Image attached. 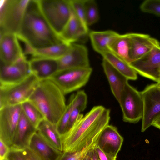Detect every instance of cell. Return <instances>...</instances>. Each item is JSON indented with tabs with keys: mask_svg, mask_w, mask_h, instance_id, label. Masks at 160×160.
<instances>
[{
	"mask_svg": "<svg viewBox=\"0 0 160 160\" xmlns=\"http://www.w3.org/2000/svg\"><path fill=\"white\" fill-rule=\"evenodd\" d=\"M57 60L58 71L90 67L87 48L75 43L72 44L68 51Z\"/></svg>",
	"mask_w": 160,
	"mask_h": 160,
	"instance_id": "obj_13",
	"label": "cell"
},
{
	"mask_svg": "<svg viewBox=\"0 0 160 160\" xmlns=\"http://www.w3.org/2000/svg\"><path fill=\"white\" fill-rule=\"evenodd\" d=\"M37 129V132L46 141L57 149L63 152L61 136L56 125L44 118L39 123Z\"/></svg>",
	"mask_w": 160,
	"mask_h": 160,
	"instance_id": "obj_24",
	"label": "cell"
},
{
	"mask_svg": "<svg viewBox=\"0 0 160 160\" xmlns=\"http://www.w3.org/2000/svg\"><path fill=\"white\" fill-rule=\"evenodd\" d=\"M30 0H3L0 8V33L17 34Z\"/></svg>",
	"mask_w": 160,
	"mask_h": 160,
	"instance_id": "obj_5",
	"label": "cell"
},
{
	"mask_svg": "<svg viewBox=\"0 0 160 160\" xmlns=\"http://www.w3.org/2000/svg\"><path fill=\"white\" fill-rule=\"evenodd\" d=\"M5 160H27L24 155L22 151L10 148Z\"/></svg>",
	"mask_w": 160,
	"mask_h": 160,
	"instance_id": "obj_34",
	"label": "cell"
},
{
	"mask_svg": "<svg viewBox=\"0 0 160 160\" xmlns=\"http://www.w3.org/2000/svg\"><path fill=\"white\" fill-rule=\"evenodd\" d=\"M38 1L43 17L58 36L69 21L72 13L69 0Z\"/></svg>",
	"mask_w": 160,
	"mask_h": 160,
	"instance_id": "obj_4",
	"label": "cell"
},
{
	"mask_svg": "<svg viewBox=\"0 0 160 160\" xmlns=\"http://www.w3.org/2000/svg\"><path fill=\"white\" fill-rule=\"evenodd\" d=\"M129 34L130 63L140 59L155 46L160 45L157 39L148 35L134 33Z\"/></svg>",
	"mask_w": 160,
	"mask_h": 160,
	"instance_id": "obj_16",
	"label": "cell"
},
{
	"mask_svg": "<svg viewBox=\"0 0 160 160\" xmlns=\"http://www.w3.org/2000/svg\"><path fill=\"white\" fill-rule=\"evenodd\" d=\"M126 122L136 123L142 119L144 103L141 92L127 83L122 90L118 101Z\"/></svg>",
	"mask_w": 160,
	"mask_h": 160,
	"instance_id": "obj_7",
	"label": "cell"
},
{
	"mask_svg": "<svg viewBox=\"0 0 160 160\" xmlns=\"http://www.w3.org/2000/svg\"><path fill=\"white\" fill-rule=\"evenodd\" d=\"M10 148L0 139V160H5Z\"/></svg>",
	"mask_w": 160,
	"mask_h": 160,
	"instance_id": "obj_37",
	"label": "cell"
},
{
	"mask_svg": "<svg viewBox=\"0 0 160 160\" xmlns=\"http://www.w3.org/2000/svg\"><path fill=\"white\" fill-rule=\"evenodd\" d=\"M22 111L21 104L0 108V139L10 148Z\"/></svg>",
	"mask_w": 160,
	"mask_h": 160,
	"instance_id": "obj_10",
	"label": "cell"
},
{
	"mask_svg": "<svg viewBox=\"0 0 160 160\" xmlns=\"http://www.w3.org/2000/svg\"><path fill=\"white\" fill-rule=\"evenodd\" d=\"M23 56L17 34L0 33V62L11 64Z\"/></svg>",
	"mask_w": 160,
	"mask_h": 160,
	"instance_id": "obj_15",
	"label": "cell"
},
{
	"mask_svg": "<svg viewBox=\"0 0 160 160\" xmlns=\"http://www.w3.org/2000/svg\"><path fill=\"white\" fill-rule=\"evenodd\" d=\"M71 44L62 42L48 47L34 48L31 59L46 58L58 60L68 51Z\"/></svg>",
	"mask_w": 160,
	"mask_h": 160,
	"instance_id": "obj_26",
	"label": "cell"
},
{
	"mask_svg": "<svg viewBox=\"0 0 160 160\" xmlns=\"http://www.w3.org/2000/svg\"><path fill=\"white\" fill-rule=\"evenodd\" d=\"M129 64L137 73L158 82L160 78V45Z\"/></svg>",
	"mask_w": 160,
	"mask_h": 160,
	"instance_id": "obj_12",
	"label": "cell"
},
{
	"mask_svg": "<svg viewBox=\"0 0 160 160\" xmlns=\"http://www.w3.org/2000/svg\"><path fill=\"white\" fill-rule=\"evenodd\" d=\"M84 5L86 23L88 27L98 20L99 14L98 7L94 0H84Z\"/></svg>",
	"mask_w": 160,
	"mask_h": 160,
	"instance_id": "obj_29",
	"label": "cell"
},
{
	"mask_svg": "<svg viewBox=\"0 0 160 160\" xmlns=\"http://www.w3.org/2000/svg\"><path fill=\"white\" fill-rule=\"evenodd\" d=\"M72 10L85 28L89 31L86 19L84 0H69Z\"/></svg>",
	"mask_w": 160,
	"mask_h": 160,
	"instance_id": "obj_30",
	"label": "cell"
},
{
	"mask_svg": "<svg viewBox=\"0 0 160 160\" xmlns=\"http://www.w3.org/2000/svg\"><path fill=\"white\" fill-rule=\"evenodd\" d=\"M95 148L99 160H116V158H113L106 153L97 146L96 144Z\"/></svg>",
	"mask_w": 160,
	"mask_h": 160,
	"instance_id": "obj_38",
	"label": "cell"
},
{
	"mask_svg": "<svg viewBox=\"0 0 160 160\" xmlns=\"http://www.w3.org/2000/svg\"><path fill=\"white\" fill-rule=\"evenodd\" d=\"M28 61L31 73L40 81L50 79L58 70L56 59L35 58Z\"/></svg>",
	"mask_w": 160,
	"mask_h": 160,
	"instance_id": "obj_19",
	"label": "cell"
},
{
	"mask_svg": "<svg viewBox=\"0 0 160 160\" xmlns=\"http://www.w3.org/2000/svg\"><path fill=\"white\" fill-rule=\"evenodd\" d=\"M157 83H158L160 85V78L159 80V81L158 82H157Z\"/></svg>",
	"mask_w": 160,
	"mask_h": 160,
	"instance_id": "obj_40",
	"label": "cell"
},
{
	"mask_svg": "<svg viewBox=\"0 0 160 160\" xmlns=\"http://www.w3.org/2000/svg\"><path fill=\"white\" fill-rule=\"evenodd\" d=\"M102 65L112 92L118 102L121 93L125 85L128 82V80L104 59Z\"/></svg>",
	"mask_w": 160,
	"mask_h": 160,
	"instance_id": "obj_21",
	"label": "cell"
},
{
	"mask_svg": "<svg viewBox=\"0 0 160 160\" xmlns=\"http://www.w3.org/2000/svg\"><path fill=\"white\" fill-rule=\"evenodd\" d=\"M89 31L84 28L72 10L71 17L58 35L63 42L71 44L78 41H84L88 36Z\"/></svg>",
	"mask_w": 160,
	"mask_h": 160,
	"instance_id": "obj_18",
	"label": "cell"
},
{
	"mask_svg": "<svg viewBox=\"0 0 160 160\" xmlns=\"http://www.w3.org/2000/svg\"><path fill=\"white\" fill-rule=\"evenodd\" d=\"M37 131L22 111L10 148L22 150L28 148L31 139Z\"/></svg>",
	"mask_w": 160,
	"mask_h": 160,
	"instance_id": "obj_17",
	"label": "cell"
},
{
	"mask_svg": "<svg viewBox=\"0 0 160 160\" xmlns=\"http://www.w3.org/2000/svg\"><path fill=\"white\" fill-rule=\"evenodd\" d=\"M141 93L144 103L141 132H144L160 115V85H149Z\"/></svg>",
	"mask_w": 160,
	"mask_h": 160,
	"instance_id": "obj_9",
	"label": "cell"
},
{
	"mask_svg": "<svg viewBox=\"0 0 160 160\" xmlns=\"http://www.w3.org/2000/svg\"><path fill=\"white\" fill-rule=\"evenodd\" d=\"M152 125L160 130V115L155 120Z\"/></svg>",
	"mask_w": 160,
	"mask_h": 160,
	"instance_id": "obj_39",
	"label": "cell"
},
{
	"mask_svg": "<svg viewBox=\"0 0 160 160\" xmlns=\"http://www.w3.org/2000/svg\"><path fill=\"white\" fill-rule=\"evenodd\" d=\"M39 82L31 73L19 83L0 86V108L7 106L21 104L28 100Z\"/></svg>",
	"mask_w": 160,
	"mask_h": 160,
	"instance_id": "obj_6",
	"label": "cell"
},
{
	"mask_svg": "<svg viewBox=\"0 0 160 160\" xmlns=\"http://www.w3.org/2000/svg\"><path fill=\"white\" fill-rule=\"evenodd\" d=\"M117 32L108 30L102 31H90L88 37L93 49L100 54L109 50V47L119 35Z\"/></svg>",
	"mask_w": 160,
	"mask_h": 160,
	"instance_id": "obj_23",
	"label": "cell"
},
{
	"mask_svg": "<svg viewBox=\"0 0 160 160\" xmlns=\"http://www.w3.org/2000/svg\"><path fill=\"white\" fill-rule=\"evenodd\" d=\"M86 107L85 105L79 106L72 111L69 118L66 132L72 127L80 116L81 112L84 110Z\"/></svg>",
	"mask_w": 160,
	"mask_h": 160,
	"instance_id": "obj_33",
	"label": "cell"
},
{
	"mask_svg": "<svg viewBox=\"0 0 160 160\" xmlns=\"http://www.w3.org/2000/svg\"><path fill=\"white\" fill-rule=\"evenodd\" d=\"M28 100L39 110L45 119L56 126L67 105L65 95L50 79L40 81Z\"/></svg>",
	"mask_w": 160,
	"mask_h": 160,
	"instance_id": "obj_3",
	"label": "cell"
},
{
	"mask_svg": "<svg viewBox=\"0 0 160 160\" xmlns=\"http://www.w3.org/2000/svg\"><path fill=\"white\" fill-rule=\"evenodd\" d=\"M92 71L91 67L58 71L50 79L65 95L84 86L88 82Z\"/></svg>",
	"mask_w": 160,
	"mask_h": 160,
	"instance_id": "obj_8",
	"label": "cell"
},
{
	"mask_svg": "<svg viewBox=\"0 0 160 160\" xmlns=\"http://www.w3.org/2000/svg\"><path fill=\"white\" fill-rule=\"evenodd\" d=\"M87 95L83 90L79 91L71 96L65 111L56 125L57 130L61 136L67 132L69 118L72 111L79 106H87Z\"/></svg>",
	"mask_w": 160,
	"mask_h": 160,
	"instance_id": "obj_22",
	"label": "cell"
},
{
	"mask_svg": "<svg viewBox=\"0 0 160 160\" xmlns=\"http://www.w3.org/2000/svg\"><path fill=\"white\" fill-rule=\"evenodd\" d=\"M143 12L160 16V0H146L140 6Z\"/></svg>",
	"mask_w": 160,
	"mask_h": 160,
	"instance_id": "obj_31",
	"label": "cell"
},
{
	"mask_svg": "<svg viewBox=\"0 0 160 160\" xmlns=\"http://www.w3.org/2000/svg\"><path fill=\"white\" fill-rule=\"evenodd\" d=\"M22 151L27 160H45L28 148L22 150Z\"/></svg>",
	"mask_w": 160,
	"mask_h": 160,
	"instance_id": "obj_35",
	"label": "cell"
},
{
	"mask_svg": "<svg viewBox=\"0 0 160 160\" xmlns=\"http://www.w3.org/2000/svg\"><path fill=\"white\" fill-rule=\"evenodd\" d=\"M28 148L45 160H58L63 152L52 146L37 131L32 137Z\"/></svg>",
	"mask_w": 160,
	"mask_h": 160,
	"instance_id": "obj_20",
	"label": "cell"
},
{
	"mask_svg": "<svg viewBox=\"0 0 160 160\" xmlns=\"http://www.w3.org/2000/svg\"><path fill=\"white\" fill-rule=\"evenodd\" d=\"M123 140V138L119 133L117 128L109 124L100 133L95 144L106 153L116 158Z\"/></svg>",
	"mask_w": 160,
	"mask_h": 160,
	"instance_id": "obj_14",
	"label": "cell"
},
{
	"mask_svg": "<svg viewBox=\"0 0 160 160\" xmlns=\"http://www.w3.org/2000/svg\"><path fill=\"white\" fill-rule=\"evenodd\" d=\"M95 143L90 148L81 160H99L95 149Z\"/></svg>",
	"mask_w": 160,
	"mask_h": 160,
	"instance_id": "obj_36",
	"label": "cell"
},
{
	"mask_svg": "<svg viewBox=\"0 0 160 160\" xmlns=\"http://www.w3.org/2000/svg\"><path fill=\"white\" fill-rule=\"evenodd\" d=\"M129 34L128 33L119 34L110 44L109 49L113 53L129 64Z\"/></svg>",
	"mask_w": 160,
	"mask_h": 160,
	"instance_id": "obj_27",
	"label": "cell"
},
{
	"mask_svg": "<svg viewBox=\"0 0 160 160\" xmlns=\"http://www.w3.org/2000/svg\"><path fill=\"white\" fill-rule=\"evenodd\" d=\"M22 111L27 118L36 128L40 122L44 118L37 108L28 100L21 104Z\"/></svg>",
	"mask_w": 160,
	"mask_h": 160,
	"instance_id": "obj_28",
	"label": "cell"
},
{
	"mask_svg": "<svg viewBox=\"0 0 160 160\" xmlns=\"http://www.w3.org/2000/svg\"><path fill=\"white\" fill-rule=\"evenodd\" d=\"M101 55L103 59L106 60L128 80H135L137 79L138 73L130 64L110 50L102 53Z\"/></svg>",
	"mask_w": 160,
	"mask_h": 160,
	"instance_id": "obj_25",
	"label": "cell"
},
{
	"mask_svg": "<svg viewBox=\"0 0 160 160\" xmlns=\"http://www.w3.org/2000/svg\"><path fill=\"white\" fill-rule=\"evenodd\" d=\"M110 110L94 106L85 115L81 114L72 127L61 136L63 152H78L94 144L110 119Z\"/></svg>",
	"mask_w": 160,
	"mask_h": 160,
	"instance_id": "obj_1",
	"label": "cell"
},
{
	"mask_svg": "<svg viewBox=\"0 0 160 160\" xmlns=\"http://www.w3.org/2000/svg\"><path fill=\"white\" fill-rule=\"evenodd\" d=\"M94 144L78 152H63L58 160H81L89 149Z\"/></svg>",
	"mask_w": 160,
	"mask_h": 160,
	"instance_id": "obj_32",
	"label": "cell"
},
{
	"mask_svg": "<svg viewBox=\"0 0 160 160\" xmlns=\"http://www.w3.org/2000/svg\"><path fill=\"white\" fill-rule=\"evenodd\" d=\"M31 73L29 61L24 56L11 64H7L0 62V86L19 83Z\"/></svg>",
	"mask_w": 160,
	"mask_h": 160,
	"instance_id": "obj_11",
	"label": "cell"
},
{
	"mask_svg": "<svg viewBox=\"0 0 160 160\" xmlns=\"http://www.w3.org/2000/svg\"><path fill=\"white\" fill-rule=\"evenodd\" d=\"M17 36L35 49L62 42L49 25L40 9L38 0H30Z\"/></svg>",
	"mask_w": 160,
	"mask_h": 160,
	"instance_id": "obj_2",
	"label": "cell"
}]
</instances>
